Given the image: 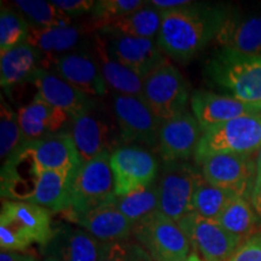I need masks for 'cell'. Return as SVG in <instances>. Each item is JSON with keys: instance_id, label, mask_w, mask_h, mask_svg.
Returning a JSON list of instances; mask_svg holds the SVG:
<instances>
[{"instance_id": "1", "label": "cell", "mask_w": 261, "mask_h": 261, "mask_svg": "<svg viewBox=\"0 0 261 261\" xmlns=\"http://www.w3.org/2000/svg\"><path fill=\"white\" fill-rule=\"evenodd\" d=\"M230 8L213 3L191 2L181 8L162 11L158 44L163 54L179 63H188L215 40Z\"/></svg>"}, {"instance_id": "2", "label": "cell", "mask_w": 261, "mask_h": 261, "mask_svg": "<svg viewBox=\"0 0 261 261\" xmlns=\"http://www.w3.org/2000/svg\"><path fill=\"white\" fill-rule=\"evenodd\" d=\"M203 73L226 96L261 107V57L219 48L207 61Z\"/></svg>"}, {"instance_id": "3", "label": "cell", "mask_w": 261, "mask_h": 261, "mask_svg": "<svg viewBox=\"0 0 261 261\" xmlns=\"http://www.w3.org/2000/svg\"><path fill=\"white\" fill-rule=\"evenodd\" d=\"M54 233L51 212L23 201L3 200L0 247L6 252H24L33 243L46 246Z\"/></svg>"}, {"instance_id": "4", "label": "cell", "mask_w": 261, "mask_h": 261, "mask_svg": "<svg viewBox=\"0 0 261 261\" xmlns=\"http://www.w3.org/2000/svg\"><path fill=\"white\" fill-rule=\"evenodd\" d=\"M261 148V115L244 116L203 130L194 160L202 165L223 154L253 155Z\"/></svg>"}, {"instance_id": "5", "label": "cell", "mask_w": 261, "mask_h": 261, "mask_svg": "<svg viewBox=\"0 0 261 261\" xmlns=\"http://www.w3.org/2000/svg\"><path fill=\"white\" fill-rule=\"evenodd\" d=\"M110 155L112 152L106 151L89 162H84L74 175L69 210L64 212L69 221L99 207L115 195Z\"/></svg>"}, {"instance_id": "6", "label": "cell", "mask_w": 261, "mask_h": 261, "mask_svg": "<svg viewBox=\"0 0 261 261\" xmlns=\"http://www.w3.org/2000/svg\"><path fill=\"white\" fill-rule=\"evenodd\" d=\"M142 99L163 123L187 112L191 96L187 80L178 68L166 63L144 80Z\"/></svg>"}, {"instance_id": "7", "label": "cell", "mask_w": 261, "mask_h": 261, "mask_svg": "<svg viewBox=\"0 0 261 261\" xmlns=\"http://www.w3.org/2000/svg\"><path fill=\"white\" fill-rule=\"evenodd\" d=\"M133 234L155 261H184L190 255V241L177 221L160 211L137 223Z\"/></svg>"}, {"instance_id": "8", "label": "cell", "mask_w": 261, "mask_h": 261, "mask_svg": "<svg viewBox=\"0 0 261 261\" xmlns=\"http://www.w3.org/2000/svg\"><path fill=\"white\" fill-rule=\"evenodd\" d=\"M201 177L202 173L189 162L163 163L158 182L159 211L177 223L191 213L192 197Z\"/></svg>"}, {"instance_id": "9", "label": "cell", "mask_w": 261, "mask_h": 261, "mask_svg": "<svg viewBox=\"0 0 261 261\" xmlns=\"http://www.w3.org/2000/svg\"><path fill=\"white\" fill-rule=\"evenodd\" d=\"M115 196H126L155 184L159 162L142 146L127 145L114 149L110 155Z\"/></svg>"}, {"instance_id": "10", "label": "cell", "mask_w": 261, "mask_h": 261, "mask_svg": "<svg viewBox=\"0 0 261 261\" xmlns=\"http://www.w3.org/2000/svg\"><path fill=\"white\" fill-rule=\"evenodd\" d=\"M114 114L125 144L158 148L162 123L139 97L114 93Z\"/></svg>"}, {"instance_id": "11", "label": "cell", "mask_w": 261, "mask_h": 261, "mask_svg": "<svg viewBox=\"0 0 261 261\" xmlns=\"http://www.w3.org/2000/svg\"><path fill=\"white\" fill-rule=\"evenodd\" d=\"M178 225L191 247L198 250L205 261H227L243 243L240 237L221 226L219 221L207 219L195 212L182 217Z\"/></svg>"}, {"instance_id": "12", "label": "cell", "mask_w": 261, "mask_h": 261, "mask_svg": "<svg viewBox=\"0 0 261 261\" xmlns=\"http://www.w3.org/2000/svg\"><path fill=\"white\" fill-rule=\"evenodd\" d=\"M255 154H223L202 163V175L210 184L249 200L257 169Z\"/></svg>"}, {"instance_id": "13", "label": "cell", "mask_w": 261, "mask_h": 261, "mask_svg": "<svg viewBox=\"0 0 261 261\" xmlns=\"http://www.w3.org/2000/svg\"><path fill=\"white\" fill-rule=\"evenodd\" d=\"M42 69L54 70L62 79L92 98L102 97L108 92V84L96 58L86 52L76 51L55 57Z\"/></svg>"}, {"instance_id": "14", "label": "cell", "mask_w": 261, "mask_h": 261, "mask_svg": "<svg viewBox=\"0 0 261 261\" xmlns=\"http://www.w3.org/2000/svg\"><path fill=\"white\" fill-rule=\"evenodd\" d=\"M103 35V34H102ZM108 37L107 50L110 57L125 65L142 79H146L156 69L168 63L158 41L154 39H140L122 35Z\"/></svg>"}, {"instance_id": "15", "label": "cell", "mask_w": 261, "mask_h": 261, "mask_svg": "<svg viewBox=\"0 0 261 261\" xmlns=\"http://www.w3.org/2000/svg\"><path fill=\"white\" fill-rule=\"evenodd\" d=\"M109 246L84 228L60 224L54 227L51 240L42 247V252L60 261H100Z\"/></svg>"}, {"instance_id": "16", "label": "cell", "mask_w": 261, "mask_h": 261, "mask_svg": "<svg viewBox=\"0 0 261 261\" xmlns=\"http://www.w3.org/2000/svg\"><path fill=\"white\" fill-rule=\"evenodd\" d=\"M203 129L189 112L163 122L160 128L158 150L163 163L188 162L195 155Z\"/></svg>"}, {"instance_id": "17", "label": "cell", "mask_w": 261, "mask_h": 261, "mask_svg": "<svg viewBox=\"0 0 261 261\" xmlns=\"http://www.w3.org/2000/svg\"><path fill=\"white\" fill-rule=\"evenodd\" d=\"M41 172L27 143H22L3 165L0 177L2 197L10 201L29 202Z\"/></svg>"}, {"instance_id": "18", "label": "cell", "mask_w": 261, "mask_h": 261, "mask_svg": "<svg viewBox=\"0 0 261 261\" xmlns=\"http://www.w3.org/2000/svg\"><path fill=\"white\" fill-rule=\"evenodd\" d=\"M191 109L202 129L207 130L244 116L261 115V107L250 106L236 98L198 90L191 94Z\"/></svg>"}, {"instance_id": "19", "label": "cell", "mask_w": 261, "mask_h": 261, "mask_svg": "<svg viewBox=\"0 0 261 261\" xmlns=\"http://www.w3.org/2000/svg\"><path fill=\"white\" fill-rule=\"evenodd\" d=\"M28 83L37 89L39 97L52 107L67 113L70 120L90 112L96 107L92 97L81 92L50 70L39 68Z\"/></svg>"}, {"instance_id": "20", "label": "cell", "mask_w": 261, "mask_h": 261, "mask_svg": "<svg viewBox=\"0 0 261 261\" xmlns=\"http://www.w3.org/2000/svg\"><path fill=\"white\" fill-rule=\"evenodd\" d=\"M214 41L223 50L261 57V14L230 8Z\"/></svg>"}, {"instance_id": "21", "label": "cell", "mask_w": 261, "mask_h": 261, "mask_svg": "<svg viewBox=\"0 0 261 261\" xmlns=\"http://www.w3.org/2000/svg\"><path fill=\"white\" fill-rule=\"evenodd\" d=\"M25 143L42 171L62 172L74 177L84 163L71 133L62 132L50 138Z\"/></svg>"}, {"instance_id": "22", "label": "cell", "mask_w": 261, "mask_h": 261, "mask_svg": "<svg viewBox=\"0 0 261 261\" xmlns=\"http://www.w3.org/2000/svg\"><path fill=\"white\" fill-rule=\"evenodd\" d=\"M17 114L23 143L60 135L70 119L67 113L52 107L38 94L31 103L19 108Z\"/></svg>"}, {"instance_id": "23", "label": "cell", "mask_w": 261, "mask_h": 261, "mask_svg": "<svg viewBox=\"0 0 261 261\" xmlns=\"http://www.w3.org/2000/svg\"><path fill=\"white\" fill-rule=\"evenodd\" d=\"M93 33L89 25H68L56 28L31 27L28 44L40 52L42 60L40 68L52 58L76 52L84 46L87 35Z\"/></svg>"}, {"instance_id": "24", "label": "cell", "mask_w": 261, "mask_h": 261, "mask_svg": "<svg viewBox=\"0 0 261 261\" xmlns=\"http://www.w3.org/2000/svg\"><path fill=\"white\" fill-rule=\"evenodd\" d=\"M113 197L99 207L76 217L71 221L104 243H117L127 240L129 234L133 233L135 224L130 223L117 210Z\"/></svg>"}, {"instance_id": "25", "label": "cell", "mask_w": 261, "mask_h": 261, "mask_svg": "<svg viewBox=\"0 0 261 261\" xmlns=\"http://www.w3.org/2000/svg\"><path fill=\"white\" fill-rule=\"evenodd\" d=\"M71 136L84 162L91 161L114 146L109 123L98 115L96 107L71 120Z\"/></svg>"}, {"instance_id": "26", "label": "cell", "mask_w": 261, "mask_h": 261, "mask_svg": "<svg viewBox=\"0 0 261 261\" xmlns=\"http://www.w3.org/2000/svg\"><path fill=\"white\" fill-rule=\"evenodd\" d=\"M91 45L93 47V57L99 65L108 86L112 87L117 94L142 98L144 79L110 57L104 35L100 33H93Z\"/></svg>"}, {"instance_id": "27", "label": "cell", "mask_w": 261, "mask_h": 261, "mask_svg": "<svg viewBox=\"0 0 261 261\" xmlns=\"http://www.w3.org/2000/svg\"><path fill=\"white\" fill-rule=\"evenodd\" d=\"M41 60L40 52L28 42L0 55V83L9 97L16 87L28 83L40 68Z\"/></svg>"}, {"instance_id": "28", "label": "cell", "mask_w": 261, "mask_h": 261, "mask_svg": "<svg viewBox=\"0 0 261 261\" xmlns=\"http://www.w3.org/2000/svg\"><path fill=\"white\" fill-rule=\"evenodd\" d=\"M73 175L56 171H42L31 203L41 205L51 213L67 212L70 205Z\"/></svg>"}, {"instance_id": "29", "label": "cell", "mask_w": 261, "mask_h": 261, "mask_svg": "<svg viewBox=\"0 0 261 261\" xmlns=\"http://www.w3.org/2000/svg\"><path fill=\"white\" fill-rule=\"evenodd\" d=\"M162 24V12L148 2L144 8L133 12L114 23L100 29L103 35H122V37L154 39L159 35Z\"/></svg>"}, {"instance_id": "30", "label": "cell", "mask_w": 261, "mask_h": 261, "mask_svg": "<svg viewBox=\"0 0 261 261\" xmlns=\"http://www.w3.org/2000/svg\"><path fill=\"white\" fill-rule=\"evenodd\" d=\"M232 192L214 187L203 178H200L192 197V212L207 219L218 220L233 198Z\"/></svg>"}, {"instance_id": "31", "label": "cell", "mask_w": 261, "mask_h": 261, "mask_svg": "<svg viewBox=\"0 0 261 261\" xmlns=\"http://www.w3.org/2000/svg\"><path fill=\"white\" fill-rule=\"evenodd\" d=\"M15 8L19 10L31 27L56 28L71 25L73 18L52 4L42 0H16Z\"/></svg>"}, {"instance_id": "32", "label": "cell", "mask_w": 261, "mask_h": 261, "mask_svg": "<svg viewBox=\"0 0 261 261\" xmlns=\"http://www.w3.org/2000/svg\"><path fill=\"white\" fill-rule=\"evenodd\" d=\"M217 221L228 232L240 237L243 242L255 233V228L259 226L250 201L240 196L233 198Z\"/></svg>"}, {"instance_id": "33", "label": "cell", "mask_w": 261, "mask_h": 261, "mask_svg": "<svg viewBox=\"0 0 261 261\" xmlns=\"http://www.w3.org/2000/svg\"><path fill=\"white\" fill-rule=\"evenodd\" d=\"M116 208L130 223L137 224L148 215L159 211V190L158 185L140 190L126 196H115L113 197Z\"/></svg>"}, {"instance_id": "34", "label": "cell", "mask_w": 261, "mask_h": 261, "mask_svg": "<svg viewBox=\"0 0 261 261\" xmlns=\"http://www.w3.org/2000/svg\"><path fill=\"white\" fill-rule=\"evenodd\" d=\"M146 4L148 2L142 0H99L96 2V5L91 11V24L89 27L92 33H97L107 25L138 11Z\"/></svg>"}, {"instance_id": "35", "label": "cell", "mask_w": 261, "mask_h": 261, "mask_svg": "<svg viewBox=\"0 0 261 261\" xmlns=\"http://www.w3.org/2000/svg\"><path fill=\"white\" fill-rule=\"evenodd\" d=\"M31 25L21 12L3 6L0 12V52L5 54L28 41Z\"/></svg>"}, {"instance_id": "36", "label": "cell", "mask_w": 261, "mask_h": 261, "mask_svg": "<svg viewBox=\"0 0 261 261\" xmlns=\"http://www.w3.org/2000/svg\"><path fill=\"white\" fill-rule=\"evenodd\" d=\"M23 143L18 114L2 96L0 103V158L6 160Z\"/></svg>"}, {"instance_id": "37", "label": "cell", "mask_w": 261, "mask_h": 261, "mask_svg": "<svg viewBox=\"0 0 261 261\" xmlns=\"http://www.w3.org/2000/svg\"><path fill=\"white\" fill-rule=\"evenodd\" d=\"M227 261H261V231L247 238Z\"/></svg>"}, {"instance_id": "38", "label": "cell", "mask_w": 261, "mask_h": 261, "mask_svg": "<svg viewBox=\"0 0 261 261\" xmlns=\"http://www.w3.org/2000/svg\"><path fill=\"white\" fill-rule=\"evenodd\" d=\"M142 254L144 252L138 248H129L120 242L110 243L109 249L100 261H138Z\"/></svg>"}, {"instance_id": "39", "label": "cell", "mask_w": 261, "mask_h": 261, "mask_svg": "<svg viewBox=\"0 0 261 261\" xmlns=\"http://www.w3.org/2000/svg\"><path fill=\"white\" fill-rule=\"evenodd\" d=\"M52 4L73 18L75 16H80L92 11L96 2H93V0H55V2H52Z\"/></svg>"}, {"instance_id": "40", "label": "cell", "mask_w": 261, "mask_h": 261, "mask_svg": "<svg viewBox=\"0 0 261 261\" xmlns=\"http://www.w3.org/2000/svg\"><path fill=\"white\" fill-rule=\"evenodd\" d=\"M250 204H252L254 213L256 215L257 224L261 226V173H257L255 184H254L252 195H250Z\"/></svg>"}, {"instance_id": "41", "label": "cell", "mask_w": 261, "mask_h": 261, "mask_svg": "<svg viewBox=\"0 0 261 261\" xmlns=\"http://www.w3.org/2000/svg\"><path fill=\"white\" fill-rule=\"evenodd\" d=\"M190 0H151L150 4L160 11H168V10L178 9L181 6L190 4Z\"/></svg>"}, {"instance_id": "42", "label": "cell", "mask_w": 261, "mask_h": 261, "mask_svg": "<svg viewBox=\"0 0 261 261\" xmlns=\"http://www.w3.org/2000/svg\"><path fill=\"white\" fill-rule=\"evenodd\" d=\"M33 255L19 252H6L2 250L0 254V261H28Z\"/></svg>"}, {"instance_id": "43", "label": "cell", "mask_w": 261, "mask_h": 261, "mask_svg": "<svg viewBox=\"0 0 261 261\" xmlns=\"http://www.w3.org/2000/svg\"><path fill=\"white\" fill-rule=\"evenodd\" d=\"M255 162L257 173H261V148L255 152Z\"/></svg>"}, {"instance_id": "44", "label": "cell", "mask_w": 261, "mask_h": 261, "mask_svg": "<svg viewBox=\"0 0 261 261\" xmlns=\"http://www.w3.org/2000/svg\"><path fill=\"white\" fill-rule=\"evenodd\" d=\"M184 261H205V260H202L201 257L198 256L196 253H191L190 255H189Z\"/></svg>"}, {"instance_id": "45", "label": "cell", "mask_w": 261, "mask_h": 261, "mask_svg": "<svg viewBox=\"0 0 261 261\" xmlns=\"http://www.w3.org/2000/svg\"><path fill=\"white\" fill-rule=\"evenodd\" d=\"M44 261H60L58 259H56V257H52V256H46L44 259Z\"/></svg>"}, {"instance_id": "46", "label": "cell", "mask_w": 261, "mask_h": 261, "mask_svg": "<svg viewBox=\"0 0 261 261\" xmlns=\"http://www.w3.org/2000/svg\"><path fill=\"white\" fill-rule=\"evenodd\" d=\"M28 261H38V260H37V259H35V257H34V256H32V257H31V259H29Z\"/></svg>"}]
</instances>
